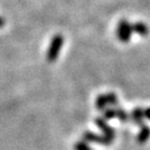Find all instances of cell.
Here are the masks:
<instances>
[{"label": "cell", "instance_id": "cell-4", "mask_svg": "<svg viewBox=\"0 0 150 150\" xmlns=\"http://www.w3.org/2000/svg\"><path fill=\"white\" fill-rule=\"evenodd\" d=\"M95 124H96L97 127H98V128L102 131L103 134H104L106 138H108L110 140L114 141L115 136H116L115 129L112 128V127H110V125L106 123L105 120L103 119V118L98 117V118H96V119H95Z\"/></svg>", "mask_w": 150, "mask_h": 150}, {"label": "cell", "instance_id": "cell-14", "mask_svg": "<svg viewBox=\"0 0 150 150\" xmlns=\"http://www.w3.org/2000/svg\"><path fill=\"white\" fill-rule=\"evenodd\" d=\"M4 24H5V20L2 18V17L0 16V28L3 27V26H4Z\"/></svg>", "mask_w": 150, "mask_h": 150}, {"label": "cell", "instance_id": "cell-6", "mask_svg": "<svg viewBox=\"0 0 150 150\" xmlns=\"http://www.w3.org/2000/svg\"><path fill=\"white\" fill-rule=\"evenodd\" d=\"M131 27H132V31H134L137 35L141 37H147L149 33V28L144 22H136L131 24Z\"/></svg>", "mask_w": 150, "mask_h": 150}, {"label": "cell", "instance_id": "cell-12", "mask_svg": "<svg viewBox=\"0 0 150 150\" xmlns=\"http://www.w3.org/2000/svg\"><path fill=\"white\" fill-rule=\"evenodd\" d=\"M74 150H93L86 141H78L74 144Z\"/></svg>", "mask_w": 150, "mask_h": 150}, {"label": "cell", "instance_id": "cell-8", "mask_svg": "<svg viewBox=\"0 0 150 150\" xmlns=\"http://www.w3.org/2000/svg\"><path fill=\"white\" fill-rule=\"evenodd\" d=\"M95 105H96V108L99 112H103V110H105L108 102H106V98L104 94H100V95L97 96L96 101H95Z\"/></svg>", "mask_w": 150, "mask_h": 150}, {"label": "cell", "instance_id": "cell-10", "mask_svg": "<svg viewBox=\"0 0 150 150\" xmlns=\"http://www.w3.org/2000/svg\"><path fill=\"white\" fill-rule=\"evenodd\" d=\"M105 98H106V102H108V105L110 106H116L119 104V100H118V97L115 93H108L105 94Z\"/></svg>", "mask_w": 150, "mask_h": 150}, {"label": "cell", "instance_id": "cell-5", "mask_svg": "<svg viewBox=\"0 0 150 150\" xmlns=\"http://www.w3.org/2000/svg\"><path fill=\"white\" fill-rule=\"evenodd\" d=\"M130 118L134 121V123H136L138 126L142 127L143 125H145V122H144V110L142 108H134L132 112H131Z\"/></svg>", "mask_w": 150, "mask_h": 150}, {"label": "cell", "instance_id": "cell-9", "mask_svg": "<svg viewBox=\"0 0 150 150\" xmlns=\"http://www.w3.org/2000/svg\"><path fill=\"white\" fill-rule=\"evenodd\" d=\"M116 118H118L121 122H127L130 117H129L126 110H124L121 108H116Z\"/></svg>", "mask_w": 150, "mask_h": 150}, {"label": "cell", "instance_id": "cell-13", "mask_svg": "<svg viewBox=\"0 0 150 150\" xmlns=\"http://www.w3.org/2000/svg\"><path fill=\"white\" fill-rule=\"evenodd\" d=\"M144 118L147 120H150V108H146L144 110Z\"/></svg>", "mask_w": 150, "mask_h": 150}, {"label": "cell", "instance_id": "cell-2", "mask_svg": "<svg viewBox=\"0 0 150 150\" xmlns=\"http://www.w3.org/2000/svg\"><path fill=\"white\" fill-rule=\"evenodd\" d=\"M131 35H132V27L131 24L127 20L123 19L118 23L117 29H116V35L119 39L120 42L127 44L130 41Z\"/></svg>", "mask_w": 150, "mask_h": 150}, {"label": "cell", "instance_id": "cell-11", "mask_svg": "<svg viewBox=\"0 0 150 150\" xmlns=\"http://www.w3.org/2000/svg\"><path fill=\"white\" fill-rule=\"evenodd\" d=\"M116 118V108H106L103 110V119L104 120H112Z\"/></svg>", "mask_w": 150, "mask_h": 150}, {"label": "cell", "instance_id": "cell-7", "mask_svg": "<svg viewBox=\"0 0 150 150\" xmlns=\"http://www.w3.org/2000/svg\"><path fill=\"white\" fill-rule=\"evenodd\" d=\"M150 138V127L148 125H143L141 127L140 131H139L138 137H137V141L139 144H145Z\"/></svg>", "mask_w": 150, "mask_h": 150}, {"label": "cell", "instance_id": "cell-1", "mask_svg": "<svg viewBox=\"0 0 150 150\" xmlns=\"http://www.w3.org/2000/svg\"><path fill=\"white\" fill-rule=\"evenodd\" d=\"M64 44V37L61 33H57L51 39V42L48 47V50H47V61L49 63H54V62L57 59L59 53H61L62 47Z\"/></svg>", "mask_w": 150, "mask_h": 150}, {"label": "cell", "instance_id": "cell-3", "mask_svg": "<svg viewBox=\"0 0 150 150\" xmlns=\"http://www.w3.org/2000/svg\"><path fill=\"white\" fill-rule=\"evenodd\" d=\"M82 139L86 142H91V143H96L99 145L103 146H110L112 145V141L110 140L108 138H106L104 134H97L95 132H92V131H86L82 134Z\"/></svg>", "mask_w": 150, "mask_h": 150}]
</instances>
